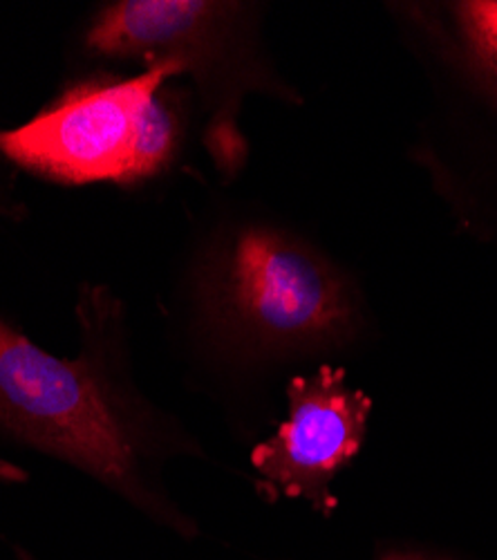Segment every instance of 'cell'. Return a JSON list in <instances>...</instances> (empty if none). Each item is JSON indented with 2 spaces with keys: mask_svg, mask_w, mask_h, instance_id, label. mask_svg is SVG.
<instances>
[{
  "mask_svg": "<svg viewBox=\"0 0 497 560\" xmlns=\"http://www.w3.org/2000/svg\"><path fill=\"white\" fill-rule=\"evenodd\" d=\"M469 48L497 83V0H469L458 5Z\"/></svg>",
  "mask_w": 497,
  "mask_h": 560,
  "instance_id": "obj_7",
  "label": "cell"
},
{
  "mask_svg": "<svg viewBox=\"0 0 497 560\" xmlns=\"http://www.w3.org/2000/svg\"><path fill=\"white\" fill-rule=\"evenodd\" d=\"M238 14L240 5L206 0H121L104 8L85 34L95 55L149 68L168 61L193 72L211 110L206 144L224 171H236L247 155L236 124L242 90L264 81L240 40Z\"/></svg>",
  "mask_w": 497,
  "mask_h": 560,
  "instance_id": "obj_3",
  "label": "cell"
},
{
  "mask_svg": "<svg viewBox=\"0 0 497 560\" xmlns=\"http://www.w3.org/2000/svg\"><path fill=\"white\" fill-rule=\"evenodd\" d=\"M27 480V471L16 466L10 459L0 457V482H25Z\"/></svg>",
  "mask_w": 497,
  "mask_h": 560,
  "instance_id": "obj_8",
  "label": "cell"
},
{
  "mask_svg": "<svg viewBox=\"0 0 497 560\" xmlns=\"http://www.w3.org/2000/svg\"><path fill=\"white\" fill-rule=\"evenodd\" d=\"M182 72L164 61L138 77L79 83L32 121L0 130V153L63 184L113 179L123 186L146 104Z\"/></svg>",
  "mask_w": 497,
  "mask_h": 560,
  "instance_id": "obj_4",
  "label": "cell"
},
{
  "mask_svg": "<svg viewBox=\"0 0 497 560\" xmlns=\"http://www.w3.org/2000/svg\"><path fill=\"white\" fill-rule=\"evenodd\" d=\"M381 560H439V558H433L419 551H388L383 553Z\"/></svg>",
  "mask_w": 497,
  "mask_h": 560,
  "instance_id": "obj_9",
  "label": "cell"
},
{
  "mask_svg": "<svg viewBox=\"0 0 497 560\" xmlns=\"http://www.w3.org/2000/svg\"><path fill=\"white\" fill-rule=\"evenodd\" d=\"M217 337L242 354L271 357L341 343L354 328L350 294L332 267L283 231L249 226L206 285Z\"/></svg>",
  "mask_w": 497,
  "mask_h": 560,
  "instance_id": "obj_2",
  "label": "cell"
},
{
  "mask_svg": "<svg viewBox=\"0 0 497 560\" xmlns=\"http://www.w3.org/2000/svg\"><path fill=\"white\" fill-rule=\"evenodd\" d=\"M179 137H182V124L173 100L164 97L159 90L157 95L146 104L134 139L132 162L126 175L123 186H132L142 179L157 175L162 168L170 164L177 153Z\"/></svg>",
  "mask_w": 497,
  "mask_h": 560,
  "instance_id": "obj_6",
  "label": "cell"
},
{
  "mask_svg": "<svg viewBox=\"0 0 497 560\" xmlns=\"http://www.w3.org/2000/svg\"><path fill=\"white\" fill-rule=\"evenodd\" d=\"M23 560H36V558H32V556H25V553H23Z\"/></svg>",
  "mask_w": 497,
  "mask_h": 560,
  "instance_id": "obj_10",
  "label": "cell"
},
{
  "mask_svg": "<svg viewBox=\"0 0 497 560\" xmlns=\"http://www.w3.org/2000/svg\"><path fill=\"white\" fill-rule=\"evenodd\" d=\"M76 318L81 352L63 359L0 316V433L193 538L198 527L159 482V464L179 442L130 380L121 303L106 288H85Z\"/></svg>",
  "mask_w": 497,
  "mask_h": 560,
  "instance_id": "obj_1",
  "label": "cell"
},
{
  "mask_svg": "<svg viewBox=\"0 0 497 560\" xmlns=\"http://www.w3.org/2000/svg\"><path fill=\"white\" fill-rule=\"evenodd\" d=\"M289 415L274 438L258 444L251 466L264 500H307L330 516L332 478L366 440L372 399L345 384V370L323 365L287 386Z\"/></svg>",
  "mask_w": 497,
  "mask_h": 560,
  "instance_id": "obj_5",
  "label": "cell"
}]
</instances>
